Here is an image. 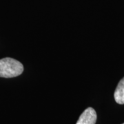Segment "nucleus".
Here are the masks:
<instances>
[{"instance_id":"1","label":"nucleus","mask_w":124,"mask_h":124,"mask_svg":"<svg viewBox=\"0 0 124 124\" xmlns=\"http://www.w3.org/2000/svg\"><path fill=\"white\" fill-rule=\"evenodd\" d=\"M23 71V64L10 57L0 59V77L12 78L22 75Z\"/></svg>"},{"instance_id":"2","label":"nucleus","mask_w":124,"mask_h":124,"mask_svg":"<svg viewBox=\"0 0 124 124\" xmlns=\"http://www.w3.org/2000/svg\"><path fill=\"white\" fill-rule=\"evenodd\" d=\"M97 118L96 111L93 108H88L81 115L76 124H95Z\"/></svg>"},{"instance_id":"3","label":"nucleus","mask_w":124,"mask_h":124,"mask_svg":"<svg viewBox=\"0 0 124 124\" xmlns=\"http://www.w3.org/2000/svg\"><path fill=\"white\" fill-rule=\"evenodd\" d=\"M115 101L119 104H124V77L119 82L114 93Z\"/></svg>"},{"instance_id":"4","label":"nucleus","mask_w":124,"mask_h":124,"mask_svg":"<svg viewBox=\"0 0 124 124\" xmlns=\"http://www.w3.org/2000/svg\"></svg>"}]
</instances>
